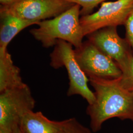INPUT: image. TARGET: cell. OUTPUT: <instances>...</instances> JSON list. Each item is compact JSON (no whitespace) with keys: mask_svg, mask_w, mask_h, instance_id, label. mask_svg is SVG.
<instances>
[{"mask_svg":"<svg viewBox=\"0 0 133 133\" xmlns=\"http://www.w3.org/2000/svg\"><path fill=\"white\" fill-rule=\"evenodd\" d=\"M124 26L126 30L125 38L131 48L133 54V10L129 16Z\"/></svg>","mask_w":133,"mask_h":133,"instance_id":"cell-15","label":"cell"},{"mask_svg":"<svg viewBox=\"0 0 133 133\" xmlns=\"http://www.w3.org/2000/svg\"><path fill=\"white\" fill-rule=\"evenodd\" d=\"M35 103L26 84L0 92V128L14 131L24 115L33 110Z\"/></svg>","mask_w":133,"mask_h":133,"instance_id":"cell-4","label":"cell"},{"mask_svg":"<svg viewBox=\"0 0 133 133\" xmlns=\"http://www.w3.org/2000/svg\"><path fill=\"white\" fill-rule=\"evenodd\" d=\"M14 133H23V132L22 131L19 126H17L14 129Z\"/></svg>","mask_w":133,"mask_h":133,"instance_id":"cell-18","label":"cell"},{"mask_svg":"<svg viewBox=\"0 0 133 133\" xmlns=\"http://www.w3.org/2000/svg\"><path fill=\"white\" fill-rule=\"evenodd\" d=\"M14 131L5 129L0 128V133H14Z\"/></svg>","mask_w":133,"mask_h":133,"instance_id":"cell-17","label":"cell"},{"mask_svg":"<svg viewBox=\"0 0 133 133\" xmlns=\"http://www.w3.org/2000/svg\"><path fill=\"white\" fill-rule=\"evenodd\" d=\"M0 48L6 49L14 37L27 27L38 25L39 21L22 19L0 11Z\"/></svg>","mask_w":133,"mask_h":133,"instance_id":"cell-9","label":"cell"},{"mask_svg":"<svg viewBox=\"0 0 133 133\" xmlns=\"http://www.w3.org/2000/svg\"><path fill=\"white\" fill-rule=\"evenodd\" d=\"M21 0H0L1 5L2 6H5L14 4Z\"/></svg>","mask_w":133,"mask_h":133,"instance_id":"cell-16","label":"cell"},{"mask_svg":"<svg viewBox=\"0 0 133 133\" xmlns=\"http://www.w3.org/2000/svg\"><path fill=\"white\" fill-rule=\"evenodd\" d=\"M94 89V102L88 105L86 113L90 118V126L94 132L103 124L113 118L133 122V93L121 85L119 78L105 79L89 78Z\"/></svg>","mask_w":133,"mask_h":133,"instance_id":"cell-1","label":"cell"},{"mask_svg":"<svg viewBox=\"0 0 133 133\" xmlns=\"http://www.w3.org/2000/svg\"><path fill=\"white\" fill-rule=\"evenodd\" d=\"M118 66L122 71L121 76L119 77L121 85L133 93V54Z\"/></svg>","mask_w":133,"mask_h":133,"instance_id":"cell-12","label":"cell"},{"mask_svg":"<svg viewBox=\"0 0 133 133\" xmlns=\"http://www.w3.org/2000/svg\"><path fill=\"white\" fill-rule=\"evenodd\" d=\"M20 70L14 63L7 48H0V92L24 85Z\"/></svg>","mask_w":133,"mask_h":133,"instance_id":"cell-10","label":"cell"},{"mask_svg":"<svg viewBox=\"0 0 133 133\" xmlns=\"http://www.w3.org/2000/svg\"><path fill=\"white\" fill-rule=\"evenodd\" d=\"M71 43L59 39L50 55V66L55 69L62 66L66 69L69 79L67 95H78L88 103L92 104L95 100L94 92L88 87L89 78L81 70L75 56L74 49Z\"/></svg>","mask_w":133,"mask_h":133,"instance_id":"cell-3","label":"cell"},{"mask_svg":"<svg viewBox=\"0 0 133 133\" xmlns=\"http://www.w3.org/2000/svg\"><path fill=\"white\" fill-rule=\"evenodd\" d=\"M81 6V16L91 14L98 5L107 0H66Z\"/></svg>","mask_w":133,"mask_h":133,"instance_id":"cell-14","label":"cell"},{"mask_svg":"<svg viewBox=\"0 0 133 133\" xmlns=\"http://www.w3.org/2000/svg\"><path fill=\"white\" fill-rule=\"evenodd\" d=\"M81 9L79 5L75 4L54 18L39 21L38 27L31 29L30 33L44 48L54 46L59 39L78 48L84 37L80 22Z\"/></svg>","mask_w":133,"mask_h":133,"instance_id":"cell-2","label":"cell"},{"mask_svg":"<svg viewBox=\"0 0 133 133\" xmlns=\"http://www.w3.org/2000/svg\"><path fill=\"white\" fill-rule=\"evenodd\" d=\"M60 121L48 118L42 112L29 111L21 120L19 127L23 133H57Z\"/></svg>","mask_w":133,"mask_h":133,"instance_id":"cell-11","label":"cell"},{"mask_svg":"<svg viewBox=\"0 0 133 133\" xmlns=\"http://www.w3.org/2000/svg\"><path fill=\"white\" fill-rule=\"evenodd\" d=\"M75 4L66 0H21L1 5L0 11L22 19L41 21L57 16Z\"/></svg>","mask_w":133,"mask_h":133,"instance_id":"cell-7","label":"cell"},{"mask_svg":"<svg viewBox=\"0 0 133 133\" xmlns=\"http://www.w3.org/2000/svg\"><path fill=\"white\" fill-rule=\"evenodd\" d=\"M88 40L118 65L125 61L133 52L126 38L119 36L116 26L100 29L87 36Z\"/></svg>","mask_w":133,"mask_h":133,"instance_id":"cell-8","label":"cell"},{"mask_svg":"<svg viewBox=\"0 0 133 133\" xmlns=\"http://www.w3.org/2000/svg\"><path fill=\"white\" fill-rule=\"evenodd\" d=\"M74 53L77 63L88 78L116 79L121 76L117 64L88 40L75 48Z\"/></svg>","mask_w":133,"mask_h":133,"instance_id":"cell-5","label":"cell"},{"mask_svg":"<svg viewBox=\"0 0 133 133\" xmlns=\"http://www.w3.org/2000/svg\"><path fill=\"white\" fill-rule=\"evenodd\" d=\"M57 133H92L75 118H71L60 121V125Z\"/></svg>","mask_w":133,"mask_h":133,"instance_id":"cell-13","label":"cell"},{"mask_svg":"<svg viewBox=\"0 0 133 133\" xmlns=\"http://www.w3.org/2000/svg\"><path fill=\"white\" fill-rule=\"evenodd\" d=\"M133 10V0L102 3L96 12L81 16L80 22L84 37L105 27L124 25Z\"/></svg>","mask_w":133,"mask_h":133,"instance_id":"cell-6","label":"cell"}]
</instances>
